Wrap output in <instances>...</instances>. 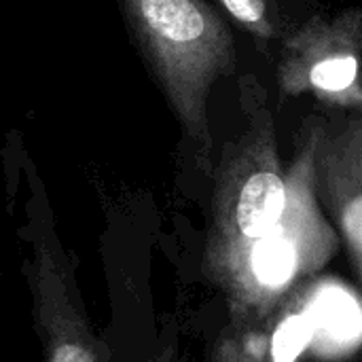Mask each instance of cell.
I'll use <instances>...</instances> for the list:
<instances>
[{"instance_id": "1", "label": "cell", "mask_w": 362, "mask_h": 362, "mask_svg": "<svg viewBox=\"0 0 362 362\" xmlns=\"http://www.w3.org/2000/svg\"><path fill=\"white\" fill-rule=\"evenodd\" d=\"M127 36L174 115L193 168H214L210 93L238 70L235 34L210 0H115Z\"/></svg>"}, {"instance_id": "2", "label": "cell", "mask_w": 362, "mask_h": 362, "mask_svg": "<svg viewBox=\"0 0 362 362\" xmlns=\"http://www.w3.org/2000/svg\"><path fill=\"white\" fill-rule=\"evenodd\" d=\"M238 87L246 125L223 144L210 174L212 202L202 269L216 288L276 231L288 197L269 91L255 72L240 76Z\"/></svg>"}, {"instance_id": "3", "label": "cell", "mask_w": 362, "mask_h": 362, "mask_svg": "<svg viewBox=\"0 0 362 362\" xmlns=\"http://www.w3.org/2000/svg\"><path fill=\"white\" fill-rule=\"evenodd\" d=\"M316 115L297 138V155L286 168V208L276 231L259 244L218 286L231 322L261 320L276 312L305 278L320 272L337 252L339 238L314 193Z\"/></svg>"}, {"instance_id": "4", "label": "cell", "mask_w": 362, "mask_h": 362, "mask_svg": "<svg viewBox=\"0 0 362 362\" xmlns=\"http://www.w3.org/2000/svg\"><path fill=\"white\" fill-rule=\"evenodd\" d=\"M30 199L28 231L30 255L23 263L32 293V318L40 339L45 362H112L110 350L102 344L83 308L74 269L55 233L51 208L42 182L25 161Z\"/></svg>"}, {"instance_id": "5", "label": "cell", "mask_w": 362, "mask_h": 362, "mask_svg": "<svg viewBox=\"0 0 362 362\" xmlns=\"http://www.w3.org/2000/svg\"><path fill=\"white\" fill-rule=\"evenodd\" d=\"M362 11L348 6L305 19L276 55L282 98H312L329 112H362Z\"/></svg>"}, {"instance_id": "6", "label": "cell", "mask_w": 362, "mask_h": 362, "mask_svg": "<svg viewBox=\"0 0 362 362\" xmlns=\"http://www.w3.org/2000/svg\"><path fill=\"white\" fill-rule=\"evenodd\" d=\"M314 193L333 218L352 278H362V115H316Z\"/></svg>"}, {"instance_id": "7", "label": "cell", "mask_w": 362, "mask_h": 362, "mask_svg": "<svg viewBox=\"0 0 362 362\" xmlns=\"http://www.w3.org/2000/svg\"><path fill=\"white\" fill-rule=\"evenodd\" d=\"M229 23L246 32L255 49L276 59L278 49L314 13L325 11L320 0H214Z\"/></svg>"}, {"instance_id": "8", "label": "cell", "mask_w": 362, "mask_h": 362, "mask_svg": "<svg viewBox=\"0 0 362 362\" xmlns=\"http://www.w3.org/2000/svg\"><path fill=\"white\" fill-rule=\"evenodd\" d=\"M288 318L278 322V310L261 320L229 322L212 344L210 362H303L295 346H284Z\"/></svg>"}]
</instances>
